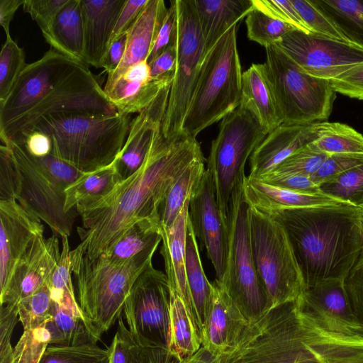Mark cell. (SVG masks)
<instances>
[{
	"instance_id": "cell-2",
	"label": "cell",
	"mask_w": 363,
	"mask_h": 363,
	"mask_svg": "<svg viewBox=\"0 0 363 363\" xmlns=\"http://www.w3.org/2000/svg\"><path fill=\"white\" fill-rule=\"evenodd\" d=\"M118 111L88 68L50 48L27 64L0 103V138L23 143L44 118L55 114H116Z\"/></svg>"
},
{
	"instance_id": "cell-46",
	"label": "cell",
	"mask_w": 363,
	"mask_h": 363,
	"mask_svg": "<svg viewBox=\"0 0 363 363\" xmlns=\"http://www.w3.org/2000/svg\"><path fill=\"white\" fill-rule=\"evenodd\" d=\"M328 155L310 143L292 154L270 173L310 177L319 169Z\"/></svg>"
},
{
	"instance_id": "cell-60",
	"label": "cell",
	"mask_w": 363,
	"mask_h": 363,
	"mask_svg": "<svg viewBox=\"0 0 363 363\" xmlns=\"http://www.w3.org/2000/svg\"><path fill=\"white\" fill-rule=\"evenodd\" d=\"M126 43L127 32L110 43L102 67L108 75L113 73L121 63L125 53Z\"/></svg>"
},
{
	"instance_id": "cell-53",
	"label": "cell",
	"mask_w": 363,
	"mask_h": 363,
	"mask_svg": "<svg viewBox=\"0 0 363 363\" xmlns=\"http://www.w3.org/2000/svg\"><path fill=\"white\" fill-rule=\"evenodd\" d=\"M19 320L17 306H1L0 311V363H11L13 347L11 337Z\"/></svg>"
},
{
	"instance_id": "cell-16",
	"label": "cell",
	"mask_w": 363,
	"mask_h": 363,
	"mask_svg": "<svg viewBox=\"0 0 363 363\" xmlns=\"http://www.w3.org/2000/svg\"><path fill=\"white\" fill-rule=\"evenodd\" d=\"M300 309L327 330L363 337L351 308L344 279H328L304 289L296 300Z\"/></svg>"
},
{
	"instance_id": "cell-50",
	"label": "cell",
	"mask_w": 363,
	"mask_h": 363,
	"mask_svg": "<svg viewBox=\"0 0 363 363\" xmlns=\"http://www.w3.org/2000/svg\"><path fill=\"white\" fill-rule=\"evenodd\" d=\"M255 9L282 21L296 30L311 33L291 0H252Z\"/></svg>"
},
{
	"instance_id": "cell-32",
	"label": "cell",
	"mask_w": 363,
	"mask_h": 363,
	"mask_svg": "<svg viewBox=\"0 0 363 363\" xmlns=\"http://www.w3.org/2000/svg\"><path fill=\"white\" fill-rule=\"evenodd\" d=\"M201 346V337L184 303L179 296L171 294L168 350L184 361Z\"/></svg>"
},
{
	"instance_id": "cell-27",
	"label": "cell",
	"mask_w": 363,
	"mask_h": 363,
	"mask_svg": "<svg viewBox=\"0 0 363 363\" xmlns=\"http://www.w3.org/2000/svg\"><path fill=\"white\" fill-rule=\"evenodd\" d=\"M241 102L255 111L268 133L283 123L265 63L252 64L242 72Z\"/></svg>"
},
{
	"instance_id": "cell-29",
	"label": "cell",
	"mask_w": 363,
	"mask_h": 363,
	"mask_svg": "<svg viewBox=\"0 0 363 363\" xmlns=\"http://www.w3.org/2000/svg\"><path fill=\"white\" fill-rule=\"evenodd\" d=\"M173 75L172 74L150 80L119 78L104 92L118 113H139L154 101L166 86L172 84Z\"/></svg>"
},
{
	"instance_id": "cell-13",
	"label": "cell",
	"mask_w": 363,
	"mask_h": 363,
	"mask_svg": "<svg viewBox=\"0 0 363 363\" xmlns=\"http://www.w3.org/2000/svg\"><path fill=\"white\" fill-rule=\"evenodd\" d=\"M16 160L21 177V192L18 202L27 211L44 221L53 235L69 237L76 208L65 211V189L55 182L26 150L24 143L8 141Z\"/></svg>"
},
{
	"instance_id": "cell-45",
	"label": "cell",
	"mask_w": 363,
	"mask_h": 363,
	"mask_svg": "<svg viewBox=\"0 0 363 363\" xmlns=\"http://www.w3.org/2000/svg\"><path fill=\"white\" fill-rule=\"evenodd\" d=\"M46 323L37 328L23 331L13 347L11 363H39L50 344V333Z\"/></svg>"
},
{
	"instance_id": "cell-61",
	"label": "cell",
	"mask_w": 363,
	"mask_h": 363,
	"mask_svg": "<svg viewBox=\"0 0 363 363\" xmlns=\"http://www.w3.org/2000/svg\"><path fill=\"white\" fill-rule=\"evenodd\" d=\"M28 152L34 157H43L52 152V142L48 135L35 130L28 134L24 141Z\"/></svg>"
},
{
	"instance_id": "cell-31",
	"label": "cell",
	"mask_w": 363,
	"mask_h": 363,
	"mask_svg": "<svg viewBox=\"0 0 363 363\" xmlns=\"http://www.w3.org/2000/svg\"><path fill=\"white\" fill-rule=\"evenodd\" d=\"M161 241L159 220L143 219L128 228L102 255L115 262L126 261L147 251L156 250Z\"/></svg>"
},
{
	"instance_id": "cell-20",
	"label": "cell",
	"mask_w": 363,
	"mask_h": 363,
	"mask_svg": "<svg viewBox=\"0 0 363 363\" xmlns=\"http://www.w3.org/2000/svg\"><path fill=\"white\" fill-rule=\"evenodd\" d=\"M171 84L166 86L144 110L132 119L125 145L116 160L123 179L143 163L166 113Z\"/></svg>"
},
{
	"instance_id": "cell-43",
	"label": "cell",
	"mask_w": 363,
	"mask_h": 363,
	"mask_svg": "<svg viewBox=\"0 0 363 363\" xmlns=\"http://www.w3.org/2000/svg\"><path fill=\"white\" fill-rule=\"evenodd\" d=\"M291 1L311 33L354 45L315 3L314 0H291Z\"/></svg>"
},
{
	"instance_id": "cell-22",
	"label": "cell",
	"mask_w": 363,
	"mask_h": 363,
	"mask_svg": "<svg viewBox=\"0 0 363 363\" xmlns=\"http://www.w3.org/2000/svg\"><path fill=\"white\" fill-rule=\"evenodd\" d=\"M126 0H80L84 63L102 68L112 33Z\"/></svg>"
},
{
	"instance_id": "cell-35",
	"label": "cell",
	"mask_w": 363,
	"mask_h": 363,
	"mask_svg": "<svg viewBox=\"0 0 363 363\" xmlns=\"http://www.w3.org/2000/svg\"><path fill=\"white\" fill-rule=\"evenodd\" d=\"M46 327L50 333V344L57 346H79L96 343L100 340L85 321L55 302L52 318Z\"/></svg>"
},
{
	"instance_id": "cell-9",
	"label": "cell",
	"mask_w": 363,
	"mask_h": 363,
	"mask_svg": "<svg viewBox=\"0 0 363 363\" xmlns=\"http://www.w3.org/2000/svg\"><path fill=\"white\" fill-rule=\"evenodd\" d=\"M265 49L264 63L283 123L307 124L328 119L337 94L330 82L305 73L277 46Z\"/></svg>"
},
{
	"instance_id": "cell-63",
	"label": "cell",
	"mask_w": 363,
	"mask_h": 363,
	"mask_svg": "<svg viewBox=\"0 0 363 363\" xmlns=\"http://www.w3.org/2000/svg\"><path fill=\"white\" fill-rule=\"evenodd\" d=\"M25 0H0V24L6 35H10L9 26L18 9L23 5Z\"/></svg>"
},
{
	"instance_id": "cell-28",
	"label": "cell",
	"mask_w": 363,
	"mask_h": 363,
	"mask_svg": "<svg viewBox=\"0 0 363 363\" xmlns=\"http://www.w3.org/2000/svg\"><path fill=\"white\" fill-rule=\"evenodd\" d=\"M43 35L51 48L84 63L80 0H69L55 17L49 30Z\"/></svg>"
},
{
	"instance_id": "cell-24",
	"label": "cell",
	"mask_w": 363,
	"mask_h": 363,
	"mask_svg": "<svg viewBox=\"0 0 363 363\" xmlns=\"http://www.w3.org/2000/svg\"><path fill=\"white\" fill-rule=\"evenodd\" d=\"M167 9L163 0H148L127 31L123 57L114 72L108 75L104 91L111 88L129 67L147 60Z\"/></svg>"
},
{
	"instance_id": "cell-52",
	"label": "cell",
	"mask_w": 363,
	"mask_h": 363,
	"mask_svg": "<svg viewBox=\"0 0 363 363\" xmlns=\"http://www.w3.org/2000/svg\"><path fill=\"white\" fill-rule=\"evenodd\" d=\"M35 158L48 175L65 189L86 173L51 153Z\"/></svg>"
},
{
	"instance_id": "cell-17",
	"label": "cell",
	"mask_w": 363,
	"mask_h": 363,
	"mask_svg": "<svg viewBox=\"0 0 363 363\" xmlns=\"http://www.w3.org/2000/svg\"><path fill=\"white\" fill-rule=\"evenodd\" d=\"M43 232L41 220L17 201H0V294L33 240Z\"/></svg>"
},
{
	"instance_id": "cell-41",
	"label": "cell",
	"mask_w": 363,
	"mask_h": 363,
	"mask_svg": "<svg viewBox=\"0 0 363 363\" xmlns=\"http://www.w3.org/2000/svg\"><path fill=\"white\" fill-rule=\"evenodd\" d=\"M39 363H110V350L96 343L51 346L45 350Z\"/></svg>"
},
{
	"instance_id": "cell-59",
	"label": "cell",
	"mask_w": 363,
	"mask_h": 363,
	"mask_svg": "<svg viewBox=\"0 0 363 363\" xmlns=\"http://www.w3.org/2000/svg\"><path fill=\"white\" fill-rule=\"evenodd\" d=\"M177 62V48L175 43L168 47L159 55L150 65L152 79H160L174 74Z\"/></svg>"
},
{
	"instance_id": "cell-48",
	"label": "cell",
	"mask_w": 363,
	"mask_h": 363,
	"mask_svg": "<svg viewBox=\"0 0 363 363\" xmlns=\"http://www.w3.org/2000/svg\"><path fill=\"white\" fill-rule=\"evenodd\" d=\"M118 322L116 333L108 347L110 363H141V346L125 325L121 316Z\"/></svg>"
},
{
	"instance_id": "cell-36",
	"label": "cell",
	"mask_w": 363,
	"mask_h": 363,
	"mask_svg": "<svg viewBox=\"0 0 363 363\" xmlns=\"http://www.w3.org/2000/svg\"><path fill=\"white\" fill-rule=\"evenodd\" d=\"M61 239L62 241V249L60 257L49 282L52 299L53 302L61 308L68 311L75 317L85 321L96 334L88 322L75 298L71 278V250L69 249L68 237H63Z\"/></svg>"
},
{
	"instance_id": "cell-3",
	"label": "cell",
	"mask_w": 363,
	"mask_h": 363,
	"mask_svg": "<svg viewBox=\"0 0 363 363\" xmlns=\"http://www.w3.org/2000/svg\"><path fill=\"white\" fill-rule=\"evenodd\" d=\"M262 213L284 228L303 289L328 279H345L363 258V207L322 206Z\"/></svg>"
},
{
	"instance_id": "cell-15",
	"label": "cell",
	"mask_w": 363,
	"mask_h": 363,
	"mask_svg": "<svg viewBox=\"0 0 363 363\" xmlns=\"http://www.w3.org/2000/svg\"><path fill=\"white\" fill-rule=\"evenodd\" d=\"M188 218L214 267L216 280L222 283L228 253V227L218 208L213 177L208 169L191 193Z\"/></svg>"
},
{
	"instance_id": "cell-12",
	"label": "cell",
	"mask_w": 363,
	"mask_h": 363,
	"mask_svg": "<svg viewBox=\"0 0 363 363\" xmlns=\"http://www.w3.org/2000/svg\"><path fill=\"white\" fill-rule=\"evenodd\" d=\"M170 301L166 274L151 264L134 283L123 311L128 328L140 346L168 349Z\"/></svg>"
},
{
	"instance_id": "cell-1",
	"label": "cell",
	"mask_w": 363,
	"mask_h": 363,
	"mask_svg": "<svg viewBox=\"0 0 363 363\" xmlns=\"http://www.w3.org/2000/svg\"><path fill=\"white\" fill-rule=\"evenodd\" d=\"M204 158L196 138L184 133L172 140L156 133L140 167L101 198L76 206L82 218L77 248L96 259L135 223L159 220V209L172 185L194 161ZM160 223V221H159Z\"/></svg>"
},
{
	"instance_id": "cell-4",
	"label": "cell",
	"mask_w": 363,
	"mask_h": 363,
	"mask_svg": "<svg viewBox=\"0 0 363 363\" xmlns=\"http://www.w3.org/2000/svg\"><path fill=\"white\" fill-rule=\"evenodd\" d=\"M130 115L55 114L43 119L33 131L48 135L51 154L83 172L111 164L126 141Z\"/></svg>"
},
{
	"instance_id": "cell-19",
	"label": "cell",
	"mask_w": 363,
	"mask_h": 363,
	"mask_svg": "<svg viewBox=\"0 0 363 363\" xmlns=\"http://www.w3.org/2000/svg\"><path fill=\"white\" fill-rule=\"evenodd\" d=\"M321 122L307 124L281 123L267 134L250 157L249 177L259 179L277 168L298 150L318 137Z\"/></svg>"
},
{
	"instance_id": "cell-7",
	"label": "cell",
	"mask_w": 363,
	"mask_h": 363,
	"mask_svg": "<svg viewBox=\"0 0 363 363\" xmlns=\"http://www.w3.org/2000/svg\"><path fill=\"white\" fill-rule=\"evenodd\" d=\"M268 133L255 111L246 104L225 116L219 132L212 141L207 160L216 197L221 215L227 223L233 194L242 189L248 157Z\"/></svg>"
},
{
	"instance_id": "cell-58",
	"label": "cell",
	"mask_w": 363,
	"mask_h": 363,
	"mask_svg": "<svg viewBox=\"0 0 363 363\" xmlns=\"http://www.w3.org/2000/svg\"><path fill=\"white\" fill-rule=\"evenodd\" d=\"M148 0H126L118 16L111 42L126 33L141 13Z\"/></svg>"
},
{
	"instance_id": "cell-8",
	"label": "cell",
	"mask_w": 363,
	"mask_h": 363,
	"mask_svg": "<svg viewBox=\"0 0 363 363\" xmlns=\"http://www.w3.org/2000/svg\"><path fill=\"white\" fill-rule=\"evenodd\" d=\"M249 220L252 253L265 288L267 311L296 301L303 284L284 228L267 214L250 206Z\"/></svg>"
},
{
	"instance_id": "cell-10",
	"label": "cell",
	"mask_w": 363,
	"mask_h": 363,
	"mask_svg": "<svg viewBox=\"0 0 363 363\" xmlns=\"http://www.w3.org/2000/svg\"><path fill=\"white\" fill-rule=\"evenodd\" d=\"M249 213L242 188L232 195L225 272L220 284L250 322L267 311V296L252 253Z\"/></svg>"
},
{
	"instance_id": "cell-51",
	"label": "cell",
	"mask_w": 363,
	"mask_h": 363,
	"mask_svg": "<svg viewBox=\"0 0 363 363\" xmlns=\"http://www.w3.org/2000/svg\"><path fill=\"white\" fill-rule=\"evenodd\" d=\"M69 0H25L23 5L26 13L30 14L40 28L47 33L55 17Z\"/></svg>"
},
{
	"instance_id": "cell-21",
	"label": "cell",
	"mask_w": 363,
	"mask_h": 363,
	"mask_svg": "<svg viewBox=\"0 0 363 363\" xmlns=\"http://www.w3.org/2000/svg\"><path fill=\"white\" fill-rule=\"evenodd\" d=\"M208 316L202 335V347L222 355L237 342L248 321L224 287L216 280Z\"/></svg>"
},
{
	"instance_id": "cell-33",
	"label": "cell",
	"mask_w": 363,
	"mask_h": 363,
	"mask_svg": "<svg viewBox=\"0 0 363 363\" xmlns=\"http://www.w3.org/2000/svg\"><path fill=\"white\" fill-rule=\"evenodd\" d=\"M122 180L116 161L106 167L84 173L65 189V211L68 213L76 208L79 202L106 196Z\"/></svg>"
},
{
	"instance_id": "cell-42",
	"label": "cell",
	"mask_w": 363,
	"mask_h": 363,
	"mask_svg": "<svg viewBox=\"0 0 363 363\" xmlns=\"http://www.w3.org/2000/svg\"><path fill=\"white\" fill-rule=\"evenodd\" d=\"M323 194L350 205L363 207V164L319 185Z\"/></svg>"
},
{
	"instance_id": "cell-18",
	"label": "cell",
	"mask_w": 363,
	"mask_h": 363,
	"mask_svg": "<svg viewBox=\"0 0 363 363\" xmlns=\"http://www.w3.org/2000/svg\"><path fill=\"white\" fill-rule=\"evenodd\" d=\"M61 255L58 237H36L19 260L5 291L1 306L15 305L50 281Z\"/></svg>"
},
{
	"instance_id": "cell-25",
	"label": "cell",
	"mask_w": 363,
	"mask_h": 363,
	"mask_svg": "<svg viewBox=\"0 0 363 363\" xmlns=\"http://www.w3.org/2000/svg\"><path fill=\"white\" fill-rule=\"evenodd\" d=\"M242 189L249 206L261 212L294 208L350 205L323 193H299L271 185L248 176L244 179Z\"/></svg>"
},
{
	"instance_id": "cell-56",
	"label": "cell",
	"mask_w": 363,
	"mask_h": 363,
	"mask_svg": "<svg viewBox=\"0 0 363 363\" xmlns=\"http://www.w3.org/2000/svg\"><path fill=\"white\" fill-rule=\"evenodd\" d=\"M257 179L299 193L310 194L322 193L319 186L316 185L308 176L269 173Z\"/></svg>"
},
{
	"instance_id": "cell-54",
	"label": "cell",
	"mask_w": 363,
	"mask_h": 363,
	"mask_svg": "<svg viewBox=\"0 0 363 363\" xmlns=\"http://www.w3.org/2000/svg\"><path fill=\"white\" fill-rule=\"evenodd\" d=\"M177 30L176 0L171 1L163 23L157 35L152 49L147 59L150 64L168 47L175 43Z\"/></svg>"
},
{
	"instance_id": "cell-44",
	"label": "cell",
	"mask_w": 363,
	"mask_h": 363,
	"mask_svg": "<svg viewBox=\"0 0 363 363\" xmlns=\"http://www.w3.org/2000/svg\"><path fill=\"white\" fill-rule=\"evenodd\" d=\"M26 65L23 50L7 35L0 52V103L6 99Z\"/></svg>"
},
{
	"instance_id": "cell-11",
	"label": "cell",
	"mask_w": 363,
	"mask_h": 363,
	"mask_svg": "<svg viewBox=\"0 0 363 363\" xmlns=\"http://www.w3.org/2000/svg\"><path fill=\"white\" fill-rule=\"evenodd\" d=\"M177 62L161 133L172 140L182 133L184 118L206 55L194 0H176Z\"/></svg>"
},
{
	"instance_id": "cell-47",
	"label": "cell",
	"mask_w": 363,
	"mask_h": 363,
	"mask_svg": "<svg viewBox=\"0 0 363 363\" xmlns=\"http://www.w3.org/2000/svg\"><path fill=\"white\" fill-rule=\"evenodd\" d=\"M21 192L20 171L11 148L0 146V201H18Z\"/></svg>"
},
{
	"instance_id": "cell-5",
	"label": "cell",
	"mask_w": 363,
	"mask_h": 363,
	"mask_svg": "<svg viewBox=\"0 0 363 363\" xmlns=\"http://www.w3.org/2000/svg\"><path fill=\"white\" fill-rule=\"evenodd\" d=\"M156 250L115 262L103 255L90 259L77 247L70 251L80 308L99 337L118 320L138 277L152 264Z\"/></svg>"
},
{
	"instance_id": "cell-14",
	"label": "cell",
	"mask_w": 363,
	"mask_h": 363,
	"mask_svg": "<svg viewBox=\"0 0 363 363\" xmlns=\"http://www.w3.org/2000/svg\"><path fill=\"white\" fill-rule=\"evenodd\" d=\"M274 45L305 73L328 81L363 64V48L298 30Z\"/></svg>"
},
{
	"instance_id": "cell-57",
	"label": "cell",
	"mask_w": 363,
	"mask_h": 363,
	"mask_svg": "<svg viewBox=\"0 0 363 363\" xmlns=\"http://www.w3.org/2000/svg\"><path fill=\"white\" fill-rule=\"evenodd\" d=\"M330 82L336 93L363 101V64Z\"/></svg>"
},
{
	"instance_id": "cell-39",
	"label": "cell",
	"mask_w": 363,
	"mask_h": 363,
	"mask_svg": "<svg viewBox=\"0 0 363 363\" xmlns=\"http://www.w3.org/2000/svg\"><path fill=\"white\" fill-rule=\"evenodd\" d=\"M247 37L265 48L279 43L287 33L296 30L291 25L257 9L246 16Z\"/></svg>"
},
{
	"instance_id": "cell-49",
	"label": "cell",
	"mask_w": 363,
	"mask_h": 363,
	"mask_svg": "<svg viewBox=\"0 0 363 363\" xmlns=\"http://www.w3.org/2000/svg\"><path fill=\"white\" fill-rule=\"evenodd\" d=\"M363 164V152L329 155L311 179L318 186Z\"/></svg>"
},
{
	"instance_id": "cell-64",
	"label": "cell",
	"mask_w": 363,
	"mask_h": 363,
	"mask_svg": "<svg viewBox=\"0 0 363 363\" xmlns=\"http://www.w3.org/2000/svg\"><path fill=\"white\" fill-rule=\"evenodd\" d=\"M220 358L221 355L213 354L201 346L195 354L184 359L183 363H220Z\"/></svg>"
},
{
	"instance_id": "cell-34",
	"label": "cell",
	"mask_w": 363,
	"mask_h": 363,
	"mask_svg": "<svg viewBox=\"0 0 363 363\" xmlns=\"http://www.w3.org/2000/svg\"><path fill=\"white\" fill-rule=\"evenodd\" d=\"M205 158L191 164L170 187L159 209L160 228H169L190 199L194 187L205 172Z\"/></svg>"
},
{
	"instance_id": "cell-62",
	"label": "cell",
	"mask_w": 363,
	"mask_h": 363,
	"mask_svg": "<svg viewBox=\"0 0 363 363\" xmlns=\"http://www.w3.org/2000/svg\"><path fill=\"white\" fill-rule=\"evenodd\" d=\"M141 363H183V361L167 348L141 347Z\"/></svg>"
},
{
	"instance_id": "cell-30",
	"label": "cell",
	"mask_w": 363,
	"mask_h": 363,
	"mask_svg": "<svg viewBox=\"0 0 363 363\" xmlns=\"http://www.w3.org/2000/svg\"><path fill=\"white\" fill-rule=\"evenodd\" d=\"M186 273L202 340L212 301L213 284L208 280L204 273L196 237L189 218L186 238Z\"/></svg>"
},
{
	"instance_id": "cell-40",
	"label": "cell",
	"mask_w": 363,
	"mask_h": 363,
	"mask_svg": "<svg viewBox=\"0 0 363 363\" xmlns=\"http://www.w3.org/2000/svg\"><path fill=\"white\" fill-rule=\"evenodd\" d=\"M49 282L17 304L19 320L23 330L37 328L52 318L54 302Z\"/></svg>"
},
{
	"instance_id": "cell-26",
	"label": "cell",
	"mask_w": 363,
	"mask_h": 363,
	"mask_svg": "<svg viewBox=\"0 0 363 363\" xmlns=\"http://www.w3.org/2000/svg\"><path fill=\"white\" fill-rule=\"evenodd\" d=\"M206 52L255 9L252 0H194Z\"/></svg>"
},
{
	"instance_id": "cell-38",
	"label": "cell",
	"mask_w": 363,
	"mask_h": 363,
	"mask_svg": "<svg viewBox=\"0 0 363 363\" xmlns=\"http://www.w3.org/2000/svg\"><path fill=\"white\" fill-rule=\"evenodd\" d=\"M311 145L328 155L363 152V135L340 122L322 121L318 138Z\"/></svg>"
},
{
	"instance_id": "cell-6",
	"label": "cell",
	"mask_w": 363,
	"mask_h": 363,
	"mask_svg": "<svg viewBox=\"0 0 363 363\" xmlns=\"http://www.w3.org/2000/svg\"><path fill=\"white\" fill-rule=\"evenodd\" d=\"M238 24L208 52L184 120L182 133L196 138L235 110L242 98L241 64L237 48Z\"/></svg>"
},
{
	"instance_id": "cell-55",
	"label": "cell",
	"mask_w": 363,
	"mask_h": 363,
	"mask_svg": "<svg viewBox=\"0 0 363 363\" xmlns=\"http://www.w3.org/2000/svg\"><path fill=\"white\" fill-rule=\"evenodd\" d=\"M344 284L353 313L363 328V258L345 277Z\"/></svg>"
},
{
	"instance_id": "cell-37",
	"label": "cell",
	"mask_w": 363,
	"mask_h": 363,
	"mask_svg": "<svg viewBox=\"0 0 363 363\" xmlns=\"http://www.w3.org/2000/svg\"><path fill=\"white\" fill-rule=\"evenodd\" d=\"M343 33L363 48V0H314Z\"/></svg>"
},
{
	"instance_id": "cell-23",
	"label": "cell",
	"mask_w": 363,
	"mask_h": 363,
	"mask_svg": "<svg viewBox=\"0 0 363 363\" xmlns=\"http://www.w3.org/2000/svg\"><path fill=\"white\" fill-rule=\"evenodd\" d=\"M189 200L186 202L171 227L160 228L162 242L161 254L164 258L165 274L171 294L182 299L201 337L186 273V238Z\"/></svg>"
}]
</instances>
